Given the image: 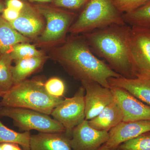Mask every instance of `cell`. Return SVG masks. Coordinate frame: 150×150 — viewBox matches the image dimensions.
I'll list each match as a JSON object with an SVG mask.
<instances>
[{
	"label": "cell",
	"instance_id": "cell-12",
	"mask_svg": "<svg viewBox=\"0 0 150 150\" xmlns=\"http://www.w3.org/2000/svg\"><path fill=\"white\" fill-rule=\"evenodd\" d=\"M24 3L18 17L9 23L22 35L30 40L36 39L45 28V19L32 4Z\"/></svg>",
	"mask_w": 150,
	"mask_h": 150
},
{
	"label": "cell",
	"instance_id": "cell-34",
	"mask_svg": "<svg viewBox=\"0 0 150 150\" xmlns=\"http://www.w3.org/2000/svg\"><path fill=\"white\" fill-rule=\"evenodd\" d=\"M0 150H2L1 149V146H0Z\"/></svg>",
	"mask_w": 150,
	"mask_h": 150
},
{
	"label": "cell",
	"instance_id": "cell-29",
	"mask_svg": "<svg viewBox=\"0 0 150 150\" xmlns=\"http://www.w3.org/2000/svg\"><path fill=\"white\" fill-rule=\"evenodd\" d=\"M0 146L2 150H22L19 145L13 143H3Z\"/></svg>",
	"mask_w": 150,
	"mask_h": 150
},
{
	"label": "cell",
	"instance_id": "cell-4",
	"mask_svg": "<svg viewBox=\"0 0 150 150\" xmlns=\"http://www.w3.org/2000/svg\"><path fill=\"white\" fill-rule=\"evenodd\" d=\"M122 14L112 0H90L73 22L69 32L77 35L112 25L126 24Z\"/></svg>",
	"mask_w": 150,
	"mask_h": 150
},
{
	"label": "cell",
	"instance_id": "cell-13",
	"mask_svg": "<svg viewBox=\"0 0 150 150\" xmlns=\"http://www.w3.org/2000/svg\"><path fill=\"white\" fill-rule=\"evenodd\" d=\"M149 131L150 121H123L108 132L109 139L105 144L109 147L116 149L124 142Z\"/></svg>",
	"mask_w": 150,
	"mask_h": 150
},
{
	"label": "cell",
	"instance_id": "cell-6",
	"mask_svg": "<svg viewBox=\"0 0 150 150\" xmlns=\"http://www.w3.org/2000/svg\"><path fill=\"white\" fill-rule=\"evenodd\" d=\"M0 117L10 118L14 125L23 132L35 130L42 133H62L65 129L49 115L21 108L0 107Z\"/></svg>",
	"mask_w": 150,
	"mask_h": 150
},
{
	"label": "cell",
	"instance_id": "cell-8",
	"mask_svg": "<svg viewBox=\"0 0 150 150\" xmlns=\"http://www.w3.org/2000/svg\"><path fill=\"white\" fill-rule=\"evenodd\" d=\"M85 90L81 86L74 95L64 99L54 108L51 115L65 129V134L71 138L73 129L85 119Z\"/></svg>",
	"mask_w": 150,
	"mask_h": 150
},
{
	"label": "cell",
	"instance_id": "cell-25",
	"mask_svg": "<svg viewBox=\"0 0 150 150\" xmlns=\"http://www.w3.org/2000/svg\"><path fill=\"white\" fill-rule=\"evenodd\" d=\"M90 0H52V5L68 11L83 8Z\"/></svg>",
	"mask_w": 150,
	"mask_h": 150
},
{
	"label": "cell",
	"instance_id": "cell-11",
	"mask_svg": "<svg viewBox=\"0 0 150 150\" xmlns=\"http://www.w3.org/2000/svg\"><path fill=\"white\" fill-rule=\"evenodd\" d=\"M108 139V132L93 129L85 119L73 129L70 143L73 150H96Z\"/></svg>",
	"mask_w": 150,
	"mask_h": 150
},
{
	"label": "cell",
	"instance_id": "cell-19",
	"mask_svg": "<svg viewBox=\"0 0 150 150\" xmlns=\"http://www.w3.org/2000/svg\"><path fill=\"white\" fill-rule=\"evenodd\" d=\"M122 18L125 23L131 27L150 30V0L132 11L122 14Z\"/></svg>",
	"mask_w": 150,
	"mask_h": 150
},
{
	"label": "cell",
	"instance_id": "cell-2",
	"mask_svg": "<svg viewBox=\"0 0 150 150\" xmlns=\"http://www.w3.org/2000/svg\"><path fill=\"white\" fill-rule=\"evenodd\" d=\"M131 26L114 24L82 34L96 56L121 76L134 79L129 49Z\"/></svg>",
	"mask_w": 150,
	"mask_h": 150
},
{
	"label": "cell",
	"instance_id": "cell-17",
	"mask_svg": "<svg viewBox=\"0 0 150 150\" xmlns=\"http://www.w3.org/2000/svg\"><path fill=\"white\" fill-rule=\"evenodd\" d=\"M45 55L16 61L11 68L13 85L27 79L29 76L43 67L47 60Z\"/></svg>",
	"mask_w": 150,
	"mask_h": 150
},
{
	"label": "cell",
	"instance_id": "cell-7",
	"mask_svg": "<svg viewBox=\"0 0 150 150\" xmlns=\"http://www.w3.org/2000/svg\"><path fill=\"white\" fill-rule=\"evenodd\" d=\"M129 49L135 78L150 77V30L131 27Z\"/></svg>",
	"mask_w": 150,
	"mask_h": 150
},
{
	"label": "cell",
	"instance_id": "cell-5",
	"mask_svg": "<svg viewBox=\"0 0 150 150\" xmlns=\"http://www.w3.org/2000/svg\"><path fill=\"white\" fill-rule=\"evenodd\" d=\"M46 20L45 28L36 39V45L49 48L60 45L67 39V34L76 14L47 4H32Z\"/></svg>",
	"mask_w": 150,
	"mask_h": 150
},
{
	"label": "cell",
	"instance_id": "cell-32",
	"mask_svg": "<svg viewBox=\"0 0 150 150\" xmlns=\"http://www.w3.org/2000/svg\"><path fill=\"white\" fill-rule=\"evenodd\" d=\"M5 8V0H0V14Z\"/></svg>",
	"mask_w": 150,
	"mask_h": 150
},
{
	"label": "cell",
	"instance_id": "cell-16",
	"mask_svg": "<svg viewBox=\"0 0 150 150\" xmlns=\"http://www.w3.org/2000/svg\"><path fill=\"white\" fill-rule=\"evenodd\" d=\"M123 114L115 99L99 114L88 121L93 129L100 131H109L123 121Z\"/></svg>",
	"mask_w": 150,
	"mask_h": 150
},
{
	"label": "cell",
	"instance_id": "cell-26",
	"mask_svg": "<svg viewBox=\"0 0 150 150\" xmlns=\"http://www.w3.org/2000/svg\"><path fill=\"white\" fill-rule=\"evenodd\" d=\"M115 6L122 13H127L136 9L148 0H112Z\"/></svg>",
	"mask_w": 150,
	"mask_h": 150
},
{
	"label": "cell",
	"instance_id": "cell-22",
	"mask_svg": "<svg viewBox=\"0 0 150 150\" xmlns=\"http://www.w3.org/2000/svg\"><path fill=\"white\" fill-rule=\"evenodd\" d=\"M29 43H19L14 46L9 53L12 60L16 61L45 55L43 51L37 50L35 45Z\"/></svg>",
	"mask_w": 150,
	"mask_h": 150
},
{
	"label": "cell",
	"instance_id": "cell-10",
	"mask_svg": "<svg viewBox=\"0 0 150 150\" xmlns=\"http://www.w3.org/2000/svg\"><path fill=\"white\" fill-rule=\"evenodd\" d=\"M85 90V120L89 121L99 114L114 100L110 88L92 81L81 82Z\"/></svg>",
	"mask_w": 150,
	"mask_h": 150
},
{
	"label": "cell",
	"instance_id": "cell-23",
	"mask_svg": "<svg viewBox=\"0 0 150 150\" xmlns=\"http://www.w3.org/2000/svg\"><path fill=\"white\" fill-rule=\"evenodd\" d=\"M117 150H150V131L119 145Z\"/></svg>",
	"mask_w": 150,
	"mask_h": 150
},
{
	"label": "cell",
	"instance_id": "cell-27",
	"mask_svg": "<svg viewBox=\"0 0 150 150\" xmlns=\"http://www.w3.org/2000/svg\"><path fill=\"white\" fill-rule=\"evenodd\" d=\"M20 13V11L6 7L1 15L4 19L10 22L16 19L19 15Z\"/></svg>",
	"mask_w": 150,
	"mask_h": 150
},
{
	"label": "cell",
	"instance_id": "cell-14",
	"mask_svg": "<svg viewBox=\"0 0 150 150\" xmlns=\"http://www.w3.org/2000/svg\"><path fill=\"white\" fill-rule=\"evenodd\" d=\"M108 81L110 87L123 89L150 106V77L134 79L111 78Z\"/></svg>",
	"mask_w": 150,
	"mask_h": 150
},
{
	"label": "cell",
	"instance_id": "cell-20",
	"mask_svg": "<svg viewBox=\"0 0 150 150\" xmlns=\"http://www.w3.org/2000/svg\"><path fill=\"white\" fill-rule=\"evenodd\" d=\"M31 135L30 131L19 133L9 129L0 119V144L13 143L21 146L23 150H30Z\"/></svg>",
	"mask_w": 150,
	"mask_h": 150
},
{
	"label": "cell",
	"instance_id": "cell-3",
	"mask_svg": "<svg viewBox=\"0 0 150 150\" xmlns=\"http://www.w3.org/2000/svg\"><path fill=\"white\" fill-rule=\"evenodd\" d=\"M44 84L42 79L36 78L13 85L3 95L0 107L28 108L51 115L64 99L48 93Z\"/></svg>",
	"mask_w": 150,
	"mask_h": 150
},
{
	"label": "cell",
	"instance_id": "cell-9",
	"mask_svg": "<svg viewBox=\"0 0 150 150\" xmlns=\"http://www.w3.org/2000/svg\"><path fill=\"white\" fill-rule=\"evenodd\" d=\"M110 88L123 112V122L150 121V105L123 89L112 86Z\"/></svg>",
	"mask_w": 150,
	"mask_h": 150
},
{
	"label": "cell",
	"instance_id": "cell-35",
	"mask_svg": "<svg viewBox=\"0 0 150 150\" xmlns=\"http://www.w3.org/2000/svg\"><path fill=\"white\" fill-rule=\"evenodd\" d=\"M1 53H0V56H1Z\"/></svg>",
	"mask_w": 150,
	"mask_h": 150
},
{
	"label": "cell",
	"instance_id": "cell-1",
	"mask_svg": "<svg viewBox=\"0 0 150 150\" xmlns=\"http://www.w3.org/2000/svg\"><path fill=\"white\" fill-rule=\"evenodd\" d=\"M52 59L76 80L92 81L110 88L108 79L122 77L92 52L83 35H73L53 49Z\"/></svg>",
	"mask_w": 150,
	"mask_h": 150
},
{
	"label": "cell",
	"instance_id": "cell-21",
	"mask_svg": "<svg viewBox=\"0 0 150 150\" xmlns=\"http://www.w3.org/2000/svg\"><path fill=\"white\" fill-rule=\"evenodd\" d=\"M12 61L9 53L1 54L0 56V89L5 93L13 86L11 71Z\"/></svg>",
	"mask_w": 150,
	"mask_h": 150
},
{
	"label": "cell",
	"instance_id": "cell-15",
	"mask_svg": "<svg viewBox=\"0 0 150 150\" xmlns=\"http://www.w3.org/2000/svg\"><path fill=\"white\" fill-rule=\"evenodd\" d=\"M65 132L42 133L31 135L30 150H73Z\"/></svg>",
	"mask_w": 150,
	"mask_h": 150
},
{
	"label": "cell",
	"instance_id": "cell-24",
	"mask_svg": "<svg viewBox=\"0 0 150 150\" xmlns=\"http://www.w3.org/2000/svg\"><path fill=\"white\" fill-rule=\"evenodd\" d=\"M45 88L48 93L52 96L62 98L65 92V86L64 81L57 77H52L46 81L44 84Z\"/></svg>",
	"mask_w": 150,
	"mask_h": 150
},
{
	"label": "cell",
	"instance_id": "cell-30",
	"mask_svg": "<svg viewBox=\"0 0 150 150\" xmlns=\"http://www.w3.org/2000/svg\"><path fill=\"white\" fill-rule=\"evenodd\" d=\"M24 2L29 3L30 4H47L51 3L52 0H21Z\"/></svg>",
	"mask_w": 150,
	"mask_h": 150
},
{
	"label": "cell",
	"instance_id": "cell-28",
	"mask_svg": "<svg viewBox=\"0 0 150 150\" xmlns=\"http://www.w3.org/2000/svg\"><path fill=\"white\" fill-rule=\"evenodd\" d=\"M24 2L21 0H5L6 8L13 9L20 11L24 6Z\"/></svg>",
	"mask_w": 150,
	"mask_h": 150
},
{
	"label": "cell",
	"instance_id": "cell-18",
	"mask_svg": "<svg viewBox=\"0 0 150 150\" xmlns=\"http://www.w3.org/2000/svg\"><path fill=\"white\" fill-rule=\"evenodd\" d=\"M31 40L17 31L0 14V53H9L14 46Z\"/></svg>",
	"mask_w": 150,
	"mask_h": 150
},
{
	"label": "cell",
	"instance_id": "cell-31",
	"mask_svg": "<svg viewBox=\"0 0 150 150\" xmlns=\"http://www.w3.org/2000/svg\"><path fill=\"white\" fill-rule=\"evenodd\" d=\"M96 150H117V149H112V148L109 147L104 144Z\"/></svg>",
	"mask_w": 150,
	"mask_h": 150
},
{
	"label": "cell",
	"instance_id": "cell-33",
	"mask_svg": "<svg viewBox=\"0 0 150 150\" xmlns=\"http://www.w3.org/2000/svg\"><path fill=\"white\" fill-rule=\"evenodd\" d=\"M4 92L3 91H2L0 89V97H2L3 95H4Z\"/></svg>",
	"mask_w": 150,
	"mask_h": 150
}]
</instances>
